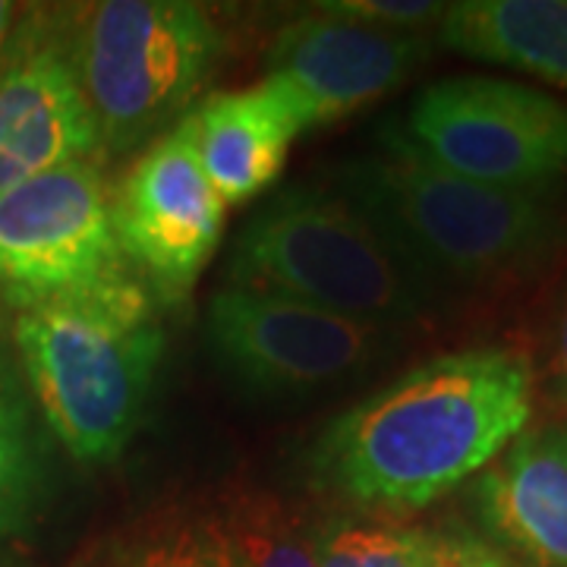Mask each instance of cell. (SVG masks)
Wrapping results in <instances>:
<instances>
[{
  "label": "cell",
  "mask_w": 567,
  "mask_h": 567,
  "mask_svg": "<svg viewBox=\"0 0 567 567\" xmlns=\"http://www.w3.org/2000/svg\"><path fill=\"white\" fill-rule=\"evenodd\" d=\"M425 567H520L498 546L470 529H432Z\"/></svg>",
  "instance_id": "ffe728a7"
},
{
  "label": "cell",
  "mask_w": 567,
  "mask_h": 567,
  "mask_svg": "<svg viewBox=\"0 0 567 567\" xmlns=\"http://www.w3.org/2000/svg\"><path fill=\"white\" fill-rule=\"evenodd\" d=\"M429 54V32H398L316 10L271 39L265 76L281 80L319 126L382 102L423 70Z\"/></svg>",
  "instance_id": "8fae6325"
},
{
  "label": "cell",
  "mask_w": 567,
  "mask_h": 567,
  "mask_svg": "<svg viewBox=\"0 0 567 567\" xmlns=\"http://www.w3.org/2000/svg\"><path fill=\"white\" fill-rule=\"evenodd\" d=\"M398 123L420 155L466 181L533 196L567 181V104L524 82L439 80Z\"/></svg>",
  "instance_id": "8992f818"
},
{
  "label": "cell",
  "mask_w": 567,
  "mask_h": 567,
  "mask_svg": "<svg viewBox=\"0 0 567 567\" xmlns=\"http://www.w3.org/2000/svg\"><path fill=\"white\" fill-rule=\"evenodd\" d=\"M319 567H425L432 529L385 517H328L312 524Z\"/></svg>",
  "instance_id": "e0dca14e"
},
{
  "label": "cell",
  "mask_w": 567,
  "mask_h": 567,
  "mask_svg": "<svg viewBox=\"0 0 567 567\" xmlns=\"http://www.w3.org/2000/svg\"><path fill=\"white\" fill-rule=\"evenodd\" d=\"M476 517L520 567H567V423L527 425L473 483Z\"/></svg>",
  "instance_id": "7c38bea8"
},
{
  "label": "cell",
  "mask_w": 567,
  "mask_h": 567,
  "mask_svg": "<svg viewBox=\"0 0 567 567\" xmlns=\"http://www.w3.org/2000/svg\"><path fill=\"white\" fill-rule=\"evenodd\" d=\"M533 416V365L470 347L413 365L344 410L312 447V476L360 511H420L480 476Z\"/></svg>",
  "instance_id": "6da1fadb"
},
{
  "label": "cell",
  "mask_w": 567,
  "mask_h": 567,
  "mask_svg": "<svg viewBox=\"0 0 567 567\" xmlns=\"http://www.w3.org/2000/svg\"><path fill=\"white\" fill-rule=\"evenodd\" d=\"M130 271L102 158H82L0 193V297L17 312Z\"/></svg>",
  "instance_id": "ba28073f"
},
{
  "label": "cell",
  "mask_w": 567,
  "mask_h": 567,
  "mask_svg": "<svg viewBox=\"0 0 567 567\" xmlns=\"http://www.w3.org/2000/svg\"><path fill=\"white\" fill-rule=\"evenodd\" d=\"M203 524L237 567H319L312 524L271 492H227Z\"/></svg>",
  "instance_id": "2e32d148"
},
{
  "label": "cell",
  "mask_w": 567,
  "mask_h": 567,
  "mask_svg": "<svg viewBox=\"0 0 567 567\" xmlns=\"http://www.w3.org/2000/svg\"><path fill=\"white\" fill-rule=\"evenodd\" d=\"M551 382L558 398L567 404V287L555 312V334H551Z\"/></svg>",
  "instance_id": "44dd1931"
},
{
  "label": "cell",
  "mask_w": 567,
  "mask_h": 567,
  "mask_svg": "<svg viewBox=\"0 0 567 567\" xmlns=\"http://www.w3.org/2000/svg\"><path fill=\"white\" fill-rule=\"evenodd\" d=\"M388 328L287 297L221 287L205 306V344L237 385L265 401H309L369 372Z\"/></svg>",
  "instance_id": "52a82bcc"
},
{
  "label": "cell",
  "mask_w": 567,
  "mask_h": 567,
  "mask_svg": "<svg viewBox=\"0 0 567 567\" xmlns=\"http://www.w3.org/2000/svg\"><path fill=\"white\" fill-rule=\"evenodd\" d=\"M10 344L63 451L85 466L117 461L140 429L167 344L158 297L123 271L20 309Z\"/></svg>",
  "instance_id": "3957f363"
},
{
  "label": "cell",
  "mask_w": 567,
  "mask_h": 567,
  "mask_svg": "<svg viewBox=\"0 0 567 567\" xmlns=\"http://www.w3.org/2000/svg\"><path fill=\"white\" fill-rule=\"evenodd\" d=\"M186 117L205 177L224 205L249 203L265 193L278 181L297 136L312 130L300 99L275 76L234 92H215Z\"/></svg>",
  "instance_id": "4fadbf2b"
},
{
  "label": "cell",
  "mask_w": 567,
  "mask_h": 567,
  "mask_svg": "<svg viewBox=\"0 0 567 567\" xmlns=\"http://www.w3.org/2000/svg\"><path fill=\"white\" fill-rule=\"evenodd\" d=\"M334 181L435 290L517 278L567 244V212L551 196L457 177L420 155L398 121L382 123L375 152L338 164Z\"/></svg>",
  "instance_id": "7a4b0ae2"
},
{
  "label": "cell",
  "mask_w": 567,
  "mask_h": 567,
  "mask_svg": "<svg viewBox=\"0 0 567 567\" xmlns=\"http://www.w3.org/2000/svg\"><path fill=\"white\" fill-rule=\"evenodd\" d=\"M82 158H102V145L73 61L70 7H32L0 58V193Z\"/></svg>",
  "instance_id": "30bf717a"
},
{
  "label": "cell",
  "mask_w": 567,
  "mask_h": 567,
  "mask_svg": "<svg viewBox=\"0 0 567 567\" xmlns=\"http://www.w3.org/2000/svg\"><path fill=\"white\" fill-rule=\"evenodd\" d=\"M439 41L473 61L520 70L567 92V0L447 3Z\"/></svg>",
  "instance_id": "5bb4252c"
},
{
  "label": "cell",
  "mask_w": 567,
  "mask_h": 567,
  "mask_svg": "<svg viewBox=\"0 0 567 567\" xmlns=\"http://www.w3.org/2000/svg\"><path fill=\"white\" fill-rule=\"evenodd\" d=\"M20 20V7L17 3H7V0H0V58H3V51H7V41L13 35V25Z\"/></svg>",
  "instance_id": "7402d4cb"
},
{
  "label": "cell",
  "mask_w": 567,
  "mask_h": 567,
  "mask_svg": "<svg viewBox=\"0 0 567 567\" xmlns=\"http://www.w3.org/2000/svg\"><path fill=\"white\" fill-rule=\"evenodd\" d=\"M70 39L102 155L111 158L142 152L177 126L224 51L218 22L189 0L76 3Z\"/></svg>",
  "instance_id": "5b68a950"
},
{
  "label": "cell",
  "mask_w": 567,
  "mask_h": 567,
  "mask_svg": "<svg viewBox=\"0 0 567 567\" xmlns=\"http://www.w3.org/2000/svg\"><path fill=\"white\" fill-rule=\"evenodd\" d=\"M111 218L130 271L158 300H183L212 262L227 218L196 155L189 117L142 148L111 189Z\"/></svg>",
  "instance_id": "9c48e42d"
},
{
  "label": "cell",
  "mask_w": 567,
  "mask_h": 567,
  "mask_svg": "<svg viewBox=\"0 0 567 567\" xmlns=\"http://www.w3.org/2000/svg\"><path fill=\"white\" fill-rule=\"evenodd\" d=\"M316 10L344 17V20L382 25V29H398V32H429L432 25L442 22L447 3H435V0H324V3H316Z\"/></svg>",
  "instance_id": "d6986e66"
},
{
  "label": "cell",
  "mask_w": 567,
  "mask_h": 567,
  "mask_svg": "<svg viewBox=\"0 0 567 567\" xmlns=\"http://www.w3.org/2000/svg\"><path fill=\"white\" fill-rule=\"evenodd\" d=\"M227 287L262 290L375 328L423 319L435 287L338 189L287 186L240 227Z\"/></svg>",
  "instance_id": "277c9868"
},
{
  "label": "cell",
  "mask_w": 567,
  "mask_h": 567,
  "mask_svg": "<svg viewBox=\"0 0 567 567\" xmlns=\"http://www.w3.org/2000/svg\"><path fill=\"white\" fill-rule=\"evenodd\" d=\"M13 344L0 334V536L32 524L44 495V439Z\"/></svg>",
  "instance_id": "9a60e30c"
},
{
  "label": "cell",
  "mask_w": 567,
  "mask_h": 567,
  "mask_svg": "<svg viewBox=\"0 0 567 567\" xmlns=\"http://www.w3.org/2000/svg\"><path fill=\"white\" fill-rule=\"evenodd\" d=\"M117 567H237L224 551L215 533L196 520H174L148 529L142 539L126 548Z\"/></svg>",
  "instance_id": "ac0fdd59"
}]
</instances>
